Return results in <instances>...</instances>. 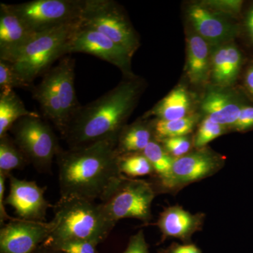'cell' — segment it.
<instances>
[{"label": "cell", "instance_id": "1", "mask_svg": "<svg viewBox=\"0 0 253 253\" xmlns=\"http://www.w3.org/2000/svg\"><path fill=\"white\" fill-rule=\"evenodd\" d=\"M117 139L61 149L56 156L61 198L104 202L126 176L118 167Z\"/></svg>", "mask_w": 253, "mask_h": 253}, {"label": "cell", "instance_id": "2", "mask_svg": "<svg viewBox=\"0 0 253 253\" xmlns=\"http://www.w3.org/2000/svg\"><path fill=\"white\" fill-rule=\"evenodd\" d=\"M142 82L126 78L116 87L81 106L61 134L69 149L117 139L142 90Z\"/></svg>", "mask_w": 253, "mask_h": 253}, {"label": "cell", "instance_id": "3", "mask_svg": "<svg viewBox=\"0 0 253 253\" xmlns=\"http://www.w3.org/2000/svg\"><path fill=\"white\" fill-rule=\"evenodd\" d=\"M52 229L43 246L67 241H86L99 245L116 224L110 219L101 203L78 199L60 198L54 206Z\"/></svg>", "mask_w": 253, "mask_h": 253}, {"label": "cell", "instance_id": "4", "mask_svg": "<svg viewBox=\"0 0 253 253\" xmlns=\"http://www.w3.org/2000/svg\"><path fill=\"white\" fill-rule=\"evenodd\" d=\"M81 22L37 33L18 53L11 63L26 83L34 84L35 80L43 77L55 61L67 55L68 43Z\"/></svg>", "mask_w": 253, "mask_h": 253}, {"label": "cell", "instance_id": "5", "mask_svg": "<svg viewBox=\"0 0 253 253\" xmlns=\"http://www.w3.org/2000/svg\"><path fill=\"white\" fill-rule=\"evenodd\" d=\"M28 163L42 173L51 172L54 158L62 149L49 123L40 116L18 120L9 130Z\"/></svg>", "mask_w": 253, "mask_h": 253}, {"label": "cell", "instance_id": "6", "mask_svg": "<svg viewBox=\"0 0 253 253\" xmlns=\"http://www.w3.org/2000/svg\"><path fill=\"white\" fill-rule=\"evenodd\" d=\"M81 23L101 32L133 56L139 38L122 6L113 0H84Z\"/></svg>", "mask_w": 253, "mask_h": 253}, {"label": "cell", "instance_id": "7", "mask_svg": "<svg viewBox=\"0 0 253 253\" xmlns=\"http://www.w3.org/2000/svg\"><path fill=\"white\" fill-rule=\"evenodd\" d=\"M84 4V0H33L6 6L31 31L39 33L79 22Z\"/></svg>", "mask_w": 253, "mask_h": 253}, {"label": "cell", "instance_id": "8", "mask_svg": "<svg viewBox=\"0 0 253 253\" xmlns=\"http://www.w3.org/2000/svg\"><path fill=\"white\" fill-rule=\"evenodd\" d=\"M155 197L156 191L151 183L126 176L109 199L101 204L115 224L126 218L148 222L152 217L151 205Z\"/></svg>", "mask_w": 253, "mask_h": 253}, {"label": "cell", "instance_id": "9", "mask_svg": "<svg viewBox=\"0 0 253 253\" xmlns=\"http://www.w3.org/2000/svg\"><path fill=\"white\" fill-rule=\"evenodd\" d=\"M83 53L96 56L122 71L126 78H132V56L123 46L107 36L81 22L68 43L66 54Z\"/></svg>", "mask_w": 253, "mask_h": 253}, {"label": "cell", "instance_id": "10", "mask_svg": "<svg viewBox=\"0 0 253 253\" xmlns=\"http://www.w3.org/2000/svg\"><path fill=\"white\" fill-rule=\"evenodd\" d=\"M51 221L13 218L0 229L1 253H33L49 236Z\"/></svg>", "mask_w": 253, "mask_h": 253}, {"label": "cell", "instance_id": "11", "mask_svg": "<svg viewBox=\"0 0 253 253\" xmlns=\"http://www.w3.org/2000/svg\"><path fill=\"white\" fill-rule=\"evenodd\" d=\"M9 193L5 205L14 208L19 219L45 221L46 211L51 207L44 197L46 187H41L33 181L19 179L10 174Z\"/></svg>", "mask_w": 253, "mask_h": 253}, {"label": "cell", "instance_id": "12", "mask_svg": "<svg viewBox=\"0 0 253 253\" xmlns=\"http://www.w3.org/2000/svg\"><path fill=\"white\" fill-rule=\"evenodd\" d=\"M222 166V159L208 151H196L175 158L168 189L182 186L212 175Z\"/></svg>", "mask_w": 253, "mask_h": 253}, {"label": "cell", "instance_id": "13", "mask_svg": "<svg viewBox=\"0 0 253 253\" xmlns=\"http://www.w3.org/2000/svg\"><path fill=\"white\" fill-rule=\"evenodd\" d=\"M75 65L76 60L71 56H63L56 66H53L43 76L51 83L61 101L64 130L68 121L82 106L75 89Z\"/></svg>", "mask_w": 253, "mask_h": 253}, {"label": "cell", "instance_id": "14", "mask_svg": "<svg viewBox=\"0 0 253 253\" xmlns=\"http://www.w3.org/2000/svg\"><path fill=\"white\" fill-rule=\"evenodd\" d=\"M36 34L7 7L6 4H0V60L11 62Z\"/></svg>", "mask_w": 253, "mask_h": 253}, {"label": "cell", "instance_id": "15", "mask_svg": "<svg viewBox=\"0 0 253 253\" xmlns=\"http://www.w3.org/2000/svg\"><path fill=\"white\" fill-rule=\"evenodd\" d=\"M189 16L197 34L206 42L219 43L229 41L237 33L234 25L201 5L191 6Z\"/></svg>", "mask_w": 253, "mask_h": 253}, {"label": "cell", "instance_id": "16", "mask_svg": "<svg viewBox=\"0 0 253 253\" xmlns=\"http://www.w3.org/2000/svg\"><path fill=\"white\" fill-rule=\"evenodd\" d=\"M202 214H192L179 206H172L161 212L156 223L166 237L189 239L203 224Z\"/></svg>", "mask_w": 253, "mask_h": 253}, {"label": "cell", "instance_id": "17", "mask_svg": "<svg viewBox=\"0 0 253 253\" xmlns=\"http://www.w3.org/2000/svg\"><path fill=\"white\" fill-rule=\"evenodd\" d=\"M206 117L224 126L232 127L241 112L240 106L230 95L219 91H211L202 102Z\"/></svg>", "mask_w": 253, "mask_h": 253}, {"label": "cell", "instance_id": "18", "mask_svg": "<svg viewBox=\"0 0 253 253\" xmlns=\"http://www.w3.org/2000/svg\"><path fill=\"white\" fill-rule=\"evenodd\" d=\"M242 57L234 45L227 44L218 47L212 57V78L220 86H228L236 81L241 68Z\"/></svg>", "mask_w": 253, "mask_h": 253}, {"label": "cell", "instance_id": "19", "mask_svg": "<svg viewBox=\"0 0 253 253\" xmlns=\"http://www.w3.org/2000/svg\"><path fill=\"white\" fill-rule=\"evenodd\" d=\"M153 123L139 121L124 126L118 134L116 141L118 155L143 153L154 139Z\"/></svg>", "mask_w": 253, "mask_h": 253}, {"label": "cell", "instance_id": "20", "mask_svg": "<svg viewBox=\"0 0 253 253\" xmlns=\"http://www.w3.org/2000/svg\"><path fill=\"white\" fill-rule=\"evenodd\" d=\"M33 99L39 103L43 116L54 124L55 127L62 134L64 130L63 110L57 93L45 77L38 85L31 90Z\"/></svg>", "mask_w": 253, "mask_h": 253}, {"label": "cell", "instance_id": "21", "mask_svg": "<svg viewBox=\"0 0 253 253\" xmlns=\"http://www.w3.org/2000/svg\"><path fill=\"white\" fill-rule=\"evenodd\" d=\"M190 106L191 101L187 91L183 86H178L146 113L144 118L154 116L162 121L181 119L189 116Z\"/></svg>", "mask_w": 253, "mask_h": 253}, {"label": "cell", "instance_id": "22", "mask_svg": "<svg viewBox=\"0 0 253 253\" xmlns=\"http://www.w3.org/2000/svg\"><path fill=\"white\" fill-rule=\"evenodd\" d=\"M187 73L190 81L196 84L208 79L210 71V52L207 42L198 34L188 42Z\"/></svg>", "mask_w": 253, "mask_h": 253}, {"label": "cell", "instance_id": "23", "mask_svg": "<svg viewBox=\"0 0 253 253\" xmlns=\"http://www.w3.org/2000/svg\"><path fill=\"white\" fill-rule=\"evenodd\" d=\"M40 116L39 113L26 109L24 103L14 90H5L0 93V136L9 132L21 118Z\"/></svg>", "mask_w": 253, "mask_h": 253}, {"label": "cell", "instance_id": "24", "mask_svg": "<svg viewBox=\"0 0 253 253\" xmlns=\"http://www.w3.org/2000/svg\"><path fill=\"white\" fill-rule=\"evenodd\" d=\"M143 154L148 158L154 168L155 174L161 180L165 187H167L175 158L171 156L158 141H151Z\"/></svg>", "mask_w": 253, "mask_h": 253}, {"label": "cell", "instance_id": "25", "mask_svg": "<svg viewBox=\"0 0 253 253\" xmlns=\"http://www.w3.org/2000/svg\"><path fill=\"white\" fill-rule=\"evenodd\" d=\"M28 163L12 136L8 133L0 136V173L9 177L14 169H23Z\"/></svg>", "mask_w": 253, "mask_h": 253}, {"label": "cell", "instance_id": "26", "mask_svg": "<svg viewBox=\"0 0 253 253\" xmlns=\"http://www.w3.org/2000/svg\"><path fill=\"white\" fill-rule=\"evenodd\" d=\"M197 121L196 116H189L174 121L157 120L153 123L154 139L160 141L166 138L185 136L194 130Z\"/></svg>", "mask_w": 253, "mask_h": 253}, {"label": "cell", "instance_id": "27", "mask_svg": "<svg viewBox=\"0 0 253 253\" xmlns=\"http://www.w3.org/2000/svg\"><path fill=\"white\" fill-rule=\"evenodd\" d=\"M118 167L123 175L131 178L154 173L151 163L143 153L121 155L118 157Z\"/></svg>", "mask_w": 253, "mask_h": 253}, {"label": "cell", "instance_id": "28", "mask_svg": "<svg viewBox=\"0 0 253 253\" xmlns=\"http://www.w3.org/2000/svg\"><path fill=\"white\" fill-rule=\"evenodd\" d=\"M34 84L26 83L9 61L0 60V90H14L15 88L31 91Z\"/></svg>", "mask_w": 253, "mask_h": 253}, {"label": "cell", "instance_id": "29", "mask_svg": "<svg viewBox=\"0 0 253 253\" xmlns=\"http://www.w3.org/2000/svg\"><path fill=\"white\" fill-rule=\"evenodd\" d=\"M225 129L226 126L214 122L209 118H205L195 138V146L199 149L205 147L211 141L224 134Z\"/></svg>", "mask_w": 253, "mask_h": 253}, {"label": "cell", "instance_id": "30", "mask_svg": "<svg viewBox=\"0 0 253 253\" xmlns=\"http://www.w3.org/2000/svg\"><path fill=\"white\" fill-rule=\"evenodd\" d=\"M158 141L174 158H181L188 154L191 147V141L186 136L166 138Z\"/></svg>", "mask_w": 253, "mask_h": 253}, {"label": "cell", "instance_id": "31", "mask_svg": "<svg viewBox=\"0 0 253 253\" xmlns=\"http://www.w3.org/2000/svg\"><path fill=\"white\" fill-rule=\"evenodd\" d=\"M97 246L98 244L90 241H67L57 243L47 247L62 253H97Z\"/></svg>", "mask_w": 253, "mask_h": 253}, {"label": "cell", "instance_id": "32", "mask_svg": "<svg viewBox=\"0 0 253 253\" xmlns=\"http://www.w3.org/2000/svg\"><path fill=\"white\" fill-rule=\"evenodd\" d=\"M236 131H246L253 127V106H242L237 121L232 126Z\"/></svg>", "mask_w": 253, "mask_h": 253}, {"label": "cell", "instance_id": "33", "mask_svg": "<svg viewBox=\"0 0 253 253\" xmlns=\"http://www.w3.org/2000/svg\"><path fill=\"white\" fill-rule=\"evenodd\" d=\"M122 253H149L144 231L140 230L131 236L126 251Z\"/></svg>", "mask_w": 253, "mask_h": 253}, {"label": "cell", "instance_id": "34", "mask_svg": "<svg viewBox=\"0 0 253 253\" xmlns=\"http://www.w3.org/2000/svg\"><path fill=\"white\" fill-rule=\"evenodd\" d=\"M6 178H8L7 176L0 173V222L1 224H4L5 221H9L14 218L9 216L5 209L4 193Z\"/></svg>", "mask_w": 253, "mask_h": 253}, {"label": "cell", "instance_id": "35", "mask_svg": "<svg viewBox=\"0 0 253 253\" xmlns=\"http://www.w3.org/2000/svg\"><path fill=\"white\" fill-rule=\"evenodd\" d=\"M214 8L226 13H236L241 9L242 2L240 1H212L211 3Z\"/></svg>", "mask_w": 253, "mask_h": 253}, {"label": "cell", "instance_id": "36", "mask_svg": "<svg viewBox=\"0 0 253 253\" xmlns=\"http://www.w3.org/2000/svg\"><path fill=\"white\" fill-rule=\"evenodd\" d=\"M172 253H201V251L194 245H186L177 246L172 250Z\"/></svg>", "mask_w": 253, "mask_h": 253}, {"label": "cell", "instance_id": "37", "mask_svg": "<svg viewBox=\"0 0 253 253\" xmlns=\"http://www.w3.org/2000/svg\"><path fill=\"white\" fill-rule=\"evenodd\" d=\"M246 27H247L249 36L253 42V7L250 10L246 18Z\"/></svg>", "mask_w": 253, "mask_h": 253}, {"label": "cell", "instance_id": "38", "mask_svg": "<svg viewBox=\"0 0 253 253\" xmlns=\"http://www.w3.org/2000/svg\"><path fill=\"white\" fill-rule=\"evenodd\" d=\"M246 84L248 89L253 94V66L248 70L246 75Z\"/></svg>", "mask_w": 253, "mask_h": 253}, {"label": "cell", "instance_id": "39", "mask_svg": "<svg viewBox=\"0 0 253 253\" xmlns=\"http://www.w3.org/2000/svg\"><path fill=\"white\" fill-rule=\"evenodd\" d=\"M33 253H62L60 252V251H56V250H54L51 249V248L47 247V246H43V245H41L38 248V249L36 250Z\"/></svg>", "mask_w": 253, "mask_h": 253}]
</instances>
